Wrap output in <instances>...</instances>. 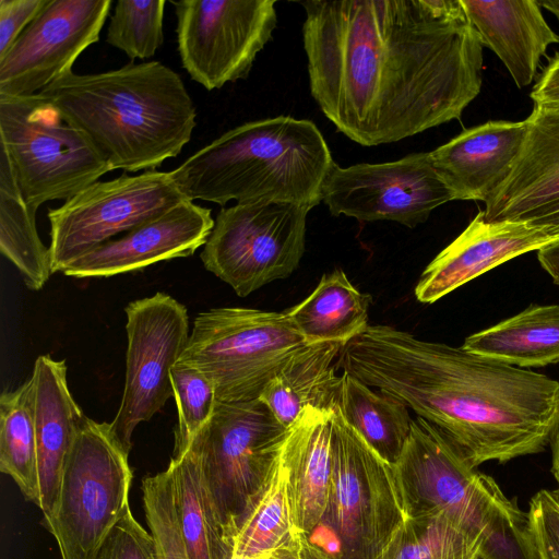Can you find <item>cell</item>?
Wrapping results in <instances>:
<instances>
[{
  "label": "cell",
  "instance_id": "9c48e42d",
  "mask_svg": "<svg viewBox=\"0 0 559 559\" xmlns=\"http://www.w3.org/2000/svg\"><path fill=\"white\" fill-rule=\"evenodd\" d=\"M287 431L260 399L217 401L211 418L189 447L200 462L207 490L233 547Z\"/></svg>",
  "mask_w": 559,
  "mask_h": 559
},
{
  "label": "cell",
  "instance_id": "cb8c5ba5",
  "mask_svg": "<svg viewBox=\"0 0 559 559\" xmlns=\"http://www.w3.org/2000/svg\"><path fill=\"white\" fill-rule=\"evenodd\" d=\"M343 346L333 342L307 345L264 386L259 399L284 427L289 428L307 406L333 408L337 403L341 376L335 373L334 361Z\"/></svg>",
  "mask_w": 559,
  "mask_h": 559
},
{
  "label": "cell",
  "instance_id": "7a4b0ae2",
  "mask_svg": "<svg viewBox=\"0 0 559 559\" xmlns=\"http://www.w3.org/2000/svg\"><path fill=\"white\" fill-rule=\"evenodd\" d=\"M342 369L438 427L474 467L545 450L559 424V382L543 373L368 325Z\"/></svg>",
  "mask_w": 559,
  "mask_h": 559
},
{
  "label": "cell",
  "instance_id": "d590c367",
  "mask_svg": "<svg viewBox=\"0 0 559 559\" xmlns=\"http://www.w3.org/2000/svg\"><path fill=\"white\" fill-rule=\"evenodd\" d=\"M93 559H159V557L154 536L134 519L129 506Z\"/></svg>",
  "mask_w": 559,
  "mask_h": 559
},
{
  "label": "cell",
  "instance_id": "f546056e",
  "mask_svg": "<svg viewBox=\"0 0 559 559\" xmlns=\"http://www.w3.org/2000/svg\"><path fill=\"white\" fill-rule=\"evenodd\" d=\"M0 471L15 481L27 500L37 504V445L32 378L1 394Z\"/></svg>",
  "mask_w": 559,
  "mask_h": 559
},
{
  "label": "cell",
  "instance_id": "7bdbcfd3",
  "mask_svg": "<svg viewBox=\"0 0 559 559\" xmlns=\"http://www.w3.org/2000/svg\"><path fill=\"white\" fill-rule=\"evenodd\" d=\"M539 7L552 12L559 21V1L555 0H536Z\"/></svg>",
  "mask_w": 559,
  "mask_h": 559
},
{
  "label": "cell",
  "instance_id": "d6986e66",
  "mask_svg": "<svg viewBox=\"0 0 559 559\" xmlns=\"http://www.w3.org/2000/svg\"><path fill=\"white\" fill-rule=\"evenodd\" d=\"M213 226L210 209L185 200L122 237L96 247L62 273L75 278L109 277L186 258L205 245Z\"/></svg>",
  "mask_w": 559,
  "mask_h": 559
},
{
  "label": "cell",
  "instance_id": "f35d334b",
  "mask_svg": "<svg viewBox=\"0 0 559 559\" xmlns=\"http://www.w3.org/2000/svg\"><path fill=\"white\" fill-rule=\"evenodd\" d=\"M531 98L535 105L559 107V53L546 67L531 93Z\"/></svg>",
  "mask_w": 559,
  "mask_h": 559
},
{
  "label": "cell",
  "instance_id": "603a6c76",
  "mask_svg": "<svg viewBox=\"0 0 559 559\" xmlns=\"http://www.w3.org/2000/svg\"><path fill=\"white\" fill-rule=\"evenodd\" d=\"M483 47L503 62L519 88L530 85L547 47L559 44L536 0H461Z\"/></svg>",
  "mask_w": 559,
  "mask_h": 559
},
{
  "label": "cell",
  "instance_id": "52a82bcc",
  "mask_svg": "<svg viewBox=\"0 0 559 559\" xmlns=\"http://www.w3.org/2000/svg\"><path fill=\"white\" fill-rule=\"evenodd\" d=\"M307 345L285 311L214 308L194 318L180 361L212 381L218 402H248Z\"/></svg>",
  "mask_w": 559,
  "mask_h": 559
},
{
  "label": "cell",
  "instance_id": "d4e9b609",
  "mask_svg": "<svg viewBox=\"0 0 559 559\" xmlns=\"http://www.w3.org/2000/svg\"><path fill=\"white\" fill-rule=\"evenodd\" d=\"M463 349L518 368L559 362V305H532L467 336Z\"/></svg>",
  "mask_w": 559,
  "mask_h": 559
},
{
  "label": "cell",
  "instance_id": "f1b7e54d",
  "mask_svg": "<svg viewBox=\"0 0 559 559\" xmlns=\"http://www.w3.org/2000/svg\"><path fill=\"white\" fill-rule=\"evenodd\" d=\"M336 404L348 425L393 466L411 432L409 408L346 371L341 374Z\"/></svg>",
  "mask_w": 559,
  "mask_h": 559
},
{
  "label": "cell",
  "instance_id": "1f68e13d",
  "mask_svg": "<svg viewBox=\"0 0 559 559\" xmlns=\"http://www.w3.org/2000/svg\"><path fill=\"white\" fill-rule=\"evenodd\" d=\"M293 532L286 475L278 453L264 486L235 537L234 556H265Z\"/></svg>",
  "mask_w": 559,
  "mask_h": 559
},
{
  "label": "cell",
  "instance_id": "9a60e30c",
  "mask_svg": "<svg viewBox=\"0 0 559 559\" xmlns=\"http://www.w3.org/2000/svg\"><path fill=\"white\" fill-rule=\"evenodd\" d=\"M453 193L433 167L430 152L381 164H334L322 201L334 216L359 222L391 221L409 228L425 223Z\"/></svg>",
  "mask_w": 559,
  "mask_h": 559
},
{
  "label": "cell",
  "instance_id": "836d02e7",
  "mask_svg": "<svg viewBox=\"0 0 559 559\" xmlns=\"http://www.w3.org/2000/svg\"><path fill=\"white\" fill-rule=\"evenodd\" d=\"M170 380L178 411L173 457H178L209 421L217 400L212 381L186 362L179 360L171 368Z\"/></svg>",
  "mask_w": 559,
  "mask_h": 559
},
{
  "label": "cell",
  "instance_id": "4fadbf2b",
  "mask_svg": "<svg viewBox=\"0 0 559 559\" xmlns=\"http://www.w3.org/2000/svg\"><path fill=\"white\" fill-rule=\"evenodd\" d=\"M171 3L181 66L207 91L246 79L277 23L275 0Z\"/></svg>",
  "mask_w": 559,
  "mask_h": 559
},
{
  "label": "cell",
  "instance_id": "5b68a950",
  "mask_svg": "<svg viewBox=\"0 0 559 559\" xmlns=\"http://www.w3.org/2000/svg\"><path fill=\"white\" fill-rule=\"evenodd\" d=\"M393 471L407 518L444 513L481 540L485 559H538L527 512L431 423L413 419Z\"/></svg>",
  "mask_w": 559,
  "mask_h": 559
},
{
  "label": "cell",
  "instance_id": "4dcf8cb0",
  "mask_svg": "<svg viewBox=\"0 0 559 559\" xmlns=\"http://www.w3.org/2000/svg\"><path fill=\"white\" fill-rule=\"evenodd\" d=\"M378 559H485L479 538L444 513L407 518Z\"/></svg>",
  "mask_w": 559,
  "mask_h": 559
},
{
  "label": "cell",
  "instance_id": "8d00e7d4",
  "mask_svg": "<svg viewBox=\"0 0 559 559\" xmlns=\"http://www.w3.org/2000/svg\"><path fill=\"white\" fill-rule=\"evenodd\" d=\"M528 525L538 559H559V501L542 489L530 500Z\"/></svg>",
  "mask_w": 559,
  "mask_h": 559
},
{
  "label": "cell",
  "instance_id": "8992f818",
  "mask_svg": "<svg viewBox=\"0 0 559 559\" xmlns=\"http://www.w3.org/2000/svg\"><path fill=\"white\" fill-rule=\"evenodd\" d=\"M407 519L393 466L333 407L331 487L323 516L300 537L305 559H378Z\"/></svg>",
  "mask_w": 559,
  "mask_h": 559
},
{
  "label": "cell",
  "instance_id": "ee69618b",
  "mask_svg": "<svg viewBox=\"0 0 559 559\" xmlns=\"http://www.w3.org/2000/svg\"><path fill=\"white\" fill-rule=\"evenodd\" d=\"M265 556H261V557H239V556H234L233 559H264Z\"/></svg>",
  "mask_w": 559,
  "mask_h": 559
},
{
  "label": "cell",
  "instance_id": "74e56055",
  "mask_svg": "<svg viewBox=\"0 0 559 559\" xmlns=\"http://www.w3.org/2000/svg\"><path fill=\"white\" fill-rule=\"evenodd\" d=\"M48 2L49 0H0V58Z\"/></svg>",
  "mask_w": 559,
  "mask_h": 559
},
{
  "label": "cell",
  "instance_id": "7402d4cb",
  "mask_svg": "<svg viewBox=\"0 0 559 559\" xmlns=\"http://www.w3.org/2000/svg\"><path fill=\"white\" fill-rule=\"evenodd\" d=\"M333 408L307 406L281 448L294 531L305 537L320 523L331 487Z\"/></svg>",
  "mask_w": 559,
  "mask_h": 559
},
{
  "label": "cell",
  "instance_id": "7c38bea8",
  "mask_svg": "<svg viewBox=\"0 0 559 559\" xmlns=\"http://www.w3.org/2000/svg\"><path fill=\"white\" fill-rule=\"evenodd\" d=\"M185 200L170 171L124 173L92 183L48 212L52 273Z\"/></svg>",
  "mask_w": 559,
  "mask_h": 559
},
{
  "label": "cell",
  "instance_id": "3957f363",
  "mask_svg": "<svg viewBox=\"0 0 559 559\" xmlns=\"http://www.w3.org/2000/svg\"><path fill=\"white\" fill-rule=\"evenodd\" d=\"M112 170H156L190 141L197 111L180 75L159 61L68 71L40 93Z\"/></svg>",
  "mask_w": 559,
  "mask_h": 559
},
{
  "label": "cell",
  "instance_id": "ffe728a7",
  "mask_svg": "<svg viewBox=\"0 0 559 559\" xmlns=\"http://www.w3.org/2000/svg\"><path fill=\"white\" fill-rule=\"evenodd\" d=\"M526 132V119L488 121L464 130L430 157L454 200L486 203L510 176Z\"/></svg>",
  "mask_w": 559,
  "mask_h": 559
},
{
  "label": "cell",
  "instance_id": "44dd1931",
  "mask_svg": "<svg viewBox=\"0 0 559 559\" xmlns=\"http://www.w3.org/2000/svg\"><path fill=\"white\" fill-rule=\"evenodd\" d=\"M31 378L37 445L36 506L45 525L52 519L64 467L86 416L70 392L64 360L38 356Z\"/></svg>",
  "mask_w": 559,
  "mask_h": 559
},
{
  "label": "cell",
  "instance_id": "8fae6325",
  "mask_svg": "<svg viewBox=\"0 0 559 559\" xmlns=\"http://www.w3.org/2000/svg\"><path fill=\"white\" fill-rule=\"evenodd\" d=\"M311 207L293 202L236 203L217 214L200 254L204 267L246 297L299 266Z\"/></svg>",
  "mask_w": 559,
  "mask_h": 559
},
{
  "label": "cell",
  "instance_id": "e0dca14e",
  "mask_svg": "<svg viewBox=\"0 0 559 559\" xmlns=\"http://www.w3.org/2000/svg\"><path fill=\"white\" fill-rule=\"evenodd\" d=\"M526 121L519 157L506 182L485 203L484 218L559 230V107L535 105Z\"/></svg>",
  "mask_w": 559,
  "mask_h": 559
},
{
  "label": "cell",
  "instance_id": "d6a6232c",
  "mask_svg": "<svg viewBox=\"0 0 559 559\" xmlns=\"http://www.w3.org/2000/svg\"><path fill=\"white\" fill-rule=\"evenodd\" d=\"M164 0H119L107 29L106 41L132 61L153 57L164 41Z\"/></svg>",
  "mask_w": 559,
  "mask_h": 559
},
{
  "label": "cell",
  "instance_id": "ac0fdd59",
  "mask_svg": "<svg viewBox=\"0 0 559 559\" xmlns=\"http://www.w3.org/2000/svg\"><path fill=\"white\" fill-rule=\"evenodd\" d=\"M559 240V230L521 222L489 223L479 212L427 265L415 287L432 304L498 265Z\"/></svg>",
  "mask_w": 559,
  "mask_h": 559
},
{
  "label": "cell",
  "instance_id": "2e32d148",
  "mask_svg": "<svg viewBox=\"0 0 559 559\" xmlns=\"http://www.w3.org/2000/svg\"><path fill=\"white\" fill-rule=\"evenodd\" d=\"M110 0H49L0 58V95L39 94L99 39Z\"/></svg>",
  "mask_w": 559,
  "mask_h": 559
},
{
  "label": "cell",
  "instance_id": "83f0119b",
  "mask_svg": "<svg viewBox=\"0 0 559 559\" xmlns=\"http://www.w3.org/2000/svg\"><path fill=\"white\" fill-rule=\"evenodd\" d=\"M37 209L23 198L10 158L0 153V251L19 270L31 290H39L52 273L49 247L36 227Z\"/></svg>",
  "mask_w": 559,
  "mask_h": 559
},
{
  "label": "cell",
  "instance_id": "484cf974",
  "mask_svg": "<svg viewBox=\"0 0 559 559\" xmlns=\"http://www.w3.org/2000/svg\"><path fill=\"white\" fill-rule=\"evenodd\" d=\"M370 294L359 292L341 269L323 274L312 293L285 312L308 344H347L368 328Z\"/></svg>",
  "mask_w": 559,
  "mask_h": 559
},
{
  "label": "cell",
  "instance_id": "ab89813d",
  "mask_svg": "<svg viewBox=\"0 0 559 559\" xmlns=\"http://www.w3.org/2000/svg\"><path fill=\"white\" fill-rule=\"evenodd\" d=\"M537 259L542 267L550 275L552 282L559 286V240L539 249Z\"/></svg>",
  "mask_w": 559,
  "mask_h": 559
},
{
  "label": "cell",
  "instance_id": "277c9868",
  "mask_svg": "<svg viewBox=\"0 0 559 559\" xmlns=\"http://www.w3.org/2000/svg\"><path fill=\"white\" fill-rule=\"evenodd\" d=\"M334 164L312 121L278 116L228 130L170 175L192 202L276 201L312 209Z\"/></svg>",
  "mask_w": 559,
  "mask_h": 559
},
{
  "label": "cell",
  "instance_id": "4316f807",
  "mask_svg": "<svg viewBox=\"0 0 559 559\" xmlns=\"http://www.w3.org/2000/svg\"><path fill=\"white\" fill-rule=\"evenodd\" d=\"M167 469L173 480L174 501L181 534L191 559H233L197 455L188 449L171 457Z\"/></svg>",
  "mask_w": 559,
  "mask_h": 559
},
{
  "label": "cell",
  "instance_id": "ba28073f",
  "mask_svg": "<svg viewBox=\"0 0 559 559\" xmlns=\"http://www.w3.org/2000/svg\"><path fill=\"white\" fill-rule=\"evenodd\" d=\"M0 144L24 200L36 209L48 201H67L112 170L40 94L0 95Z\"/></svg>",
  "mask_w": 559,
  "mask_h": 559
},
{
  "label": "cell",
  "instance_id": "e575fe53",
  "mask_svg": "<svg viewBox=\"0 0 559 559\" xmlns=\"http://www.w3.org/2000/svg\"><path fill=\"white\" fill-rule=\"evenodd\" d=\"M143 508L159 559H191L177 518L168 469L142 481Z\"/></svg>",
  "mask_w": 559,
  "mask_h": 559
},
{
  "label": "cell",
  "instance_id": "30bf717a",
  "mask_svg": "<svg viewBox=\"0 0 559 559\" xmlns=\"http://www.w3.org/2000/svg\"><path fill=\"white\" fill-rule=\"evenodd\" d=\"M129 452L110 424L85 418L68 457L52 519L62 559H93L129 507Z\"/></svg>",
  "mask_w": 559,
  "mask_h": 559
},
{
  "label": "cell",
  "instance_id": "b9f144b4",
  "mask_svg": "<svg viewBox=\"0 0 559 559\" xmlns=\"http://www.w3.org/2000/svg\"><path fill=\"white\" fill-rule=\"evenodd\" d=\"M551 447V473L556 481V490H552L559 501V424L550 440Z\"/></svg>",
  "mask_w": 559,
  "mask_h": 559
},
{
  "label": "cell",
  "instance_id": "5bb4252c",
  "mask_svg": "<svg viewBox=\"0 0 559 559\" xmlns=\"http://www.w3.org/2000/svg\"><path fill=\"white\" fill-rule=\"evenodd\" d=\"M126 382L110 426L130 453L135 427L150 420L174 396L171 368L189 340L187 308L158 292L126 307Z\"/></svg>",
  "mask_w": 559,
  "mask_h": 559
},
{
  "label": "cell",
  "instance_id": "6da1fadb",
  "mask_svg": "<svg viewBox=\"0 0 559 559\" xmlns=\"http://www.w3.org/2000/svg\"><path fill=\"white\" fill-rule=\"evenodd\" d=\"M310 93L364 146L460 119L481 87L483 45L461 0H308Z\"/></svg>",
  "mask_w": 559,
  "mask_h": 559
},
{
  "label": "cell",
  "instance_id": "60d3db41",
  "mask_svg": "<svg viewBox=\"0 0 559 559\" xmlns=\"http://www.w3.org/2000/svg\"><path fill=\"white\" fill-rule=\"evenodd\" d=\"M264 559H305L300 536L294 531L284 543L266 554Z\"/></svg>",
  "mask_w": 559,
  "mask_h": 559
}]
</instances>
